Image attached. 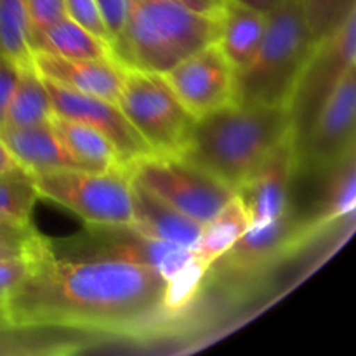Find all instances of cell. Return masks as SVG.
<instances>
[{"label": "cell", "instance_id": "cell-18", "mask_svg": "<svg viewBox=\"0 0 356 356\" xmlns=\"http://www.w3.org/2000/svg\"><path fill=\"white\" fill-rule=\"evenodd\" d=\"M129 226L160 242L188 247V249H193L204 228V225L181 214L134 179H132V221Z\"/></svg>", "mask_w": 356, "mask_h": 356}, {"label": "cell", "instance_id": "cell-12", "mask_svg": "<svg viewBox=\"0 0 356 356\" xmlns=\"http://www.w3.org/2000/svg\"><path fill=\"white\" fill-rule=\"evenodd\" d=\"M44 82L51 97L54 115L79 120L92 127L94 131L101 132L115 146L129 170L138 160L153 155L152 148L132 127L117 103L68 89L47 79H44Z\"/></svg>", "mask_w": 356, "mask_h": 356}, {"label": "cell", "instance_id": "cell-17", "mask_svg": "<svg viewBox=\"0 0 356 356\" xmlns=\"http://www.w3.org/2000/svg\"><path fill=\"white\" fill-rule=\"evenodd\" d=\"M0 141L30 176L61 169H83L59 138L52 120L30 127L0 125Z\"/></svg>", "mask_w": 356, "mask_h": 356}, {"label": "cell", "instance_id": "cell-6", "mask_svg": "<svg viewBox=\"0 0 356 356\" xmlns=\"http://www.w3.org/2000/svg\"><path fill=\"white\" fill-rule=\"evenodd\" d=\"M40 198L56 202L87 225L129 226L132 221V179L129 170L99 172L61 169L31 176Z\"/></svg>", "mask_w": 356, "mask_h": 356}, {"label": "cell", "instance_id": "cell-24", "mask_svg": "<svg viewBox=\"0 0 356 356\" xmlns=\"http://www.w3.org/2000/svg\"><path fill=\"white\" fill-rule=\"evenodd\" d=\"M316 172H322L325 177L320 191L316 218L313 219L315 225H329L337 219L353 218L356 207L355 149Z\"/></svg>", "mask_w": 356, "mask_h": 356}, {"label": "cell", "instance_id": "cell-30", "mask_svg": "<svg viewBox=\"0 0 356 356\" xmlns=\"http://www.w3.org/2000/svg\"><path fill=\"white\" fill-rule=\"evenodd\" d=\"M94 2H96L101 19L106 26L108 33H110L111 47H113V44L120 37L122 30L125 26L129 0H94Z\"/></svg>", "mask_w": 356, "mask_h": 356}, {"label": "cell", "instance_id": "cell-37", "mask_svg": "<svg viewBox=\"0 0 356 356\" xmlns=\"http://www.w3.org/2000/svg\"><path fill=\"white\" fill-rule=\"evenodd\" d=\"M236 2L243 3L247 7H252V9L259 10L263 14H268L273 9H277L278 6H282L285 0H236Z\"/></svg>", "mask_w": 356, "mask_h": 356}, {"label": "cell", "instance_id": "cell-1", "mask_svg": "<svg viewBox=\"0 0 356 356\" xmlns=\"http://www.w3.org/2000/svg\"><path fill=\"white\" fill-rule=\"evenodd\" d=\"M9 323H52L125 337L155 325L169 308V280L149 264L49 252L42 236L31 270L2 296Z\"/></svg>", "mask_w": 356, "mask_h": 356}, {"label": "cell", "instance_id": "cell-38", "mask_svg": "<svg viewBox=\"0 0 356 356\" xmlns=\"http://www.w3.org/2000/svg\"><path fill=\"white\" fill-rule=\"evenodd\" d=\"M2 320H6V318H3V312H2V298H0V322H2Z\"/></svg>", "mask_w": 356, "mask_h": 356}, {"label": "cell", "instance_id": "cell-20", "mask_svg": "<svg viewBox=\"0 0 356 356\" xmlns=\"http://www.w3.org/2000/svg\"><path fill=\"white\" fill-rule=\"evenodd\" d=\"M52 125L58 131L73 159L87 170L99 172H120L129 170L115 146L101 132L72 118L52 117Z\"/></svg>", "mask_w": 356, "mask_h": 356}, {"label": "cell", "instance_id": "cell-21", "mask_svg": "<svg viewBox=\"0 0 356 356\" xmlns=\"http://www.w3.org/2000/svg\"><path fill=\"white\" fill-rule=\"evenodd\" d=\"M52 117L54 110L44 79L33 66V61L23 63L17 68L16 83L3 110L0 125L30 127L47 124Z\"/></svg>", "mask_w": 356, "mask_h": 356}, {"label": "cell", "instance_id": "cell-5", "mask_svg": "<svg viewBox=\"0 0 356 356\" xmlns=\"http://www.w3.org/2000/svg\"><path fill=\"white\" fill-rule=\"evenodd\" d=\"M117 104L155 155H181L197 122L162 73L134 66H125Z\"/></svg>", "mask_w": 356, "mask_h": 356}, {"label": "cell", "instance_id": "cell-33", "mask_svg": "<svg viewBox=\"0 0 356 356\" xmlns=\"http://www.w3.org/2000/svg\"><path fill=\"white\" fill-rule=\"evenodd\" d=\"M37 232L33 228H17V226L3 225L0 222V242L26 243L37 238Z\"/></svg>", "mask_w": 356, "mask_h": 356}, {"label": "cell", "instance_id": "cell-10", "mask_svg": "<svg viewBox=\"0 0 356 356\" xmlns=\"http://www.w3.org/2000/svg\"><path fill=\"white\" fill-rule=\"evenodd\" d=\"M356 66L348 70L302 139L294 145L296 174H313L355 149Z\"/></svg>", "mask_w": 356, "mask_h": 356}, {"label": "cell", "instance_id": "cell-15", "mask_svg": "<svg viewBox=\"0 0 356 356\" xmlns=\"http://www.w3.org/2000/svg\"><path fill=\"white\" fill-rule=\"evenodd\" d=\"M31 61L37 72L51 82L117 103L125 66L115 58H63L33 51Z\"/></svg>", "mask_w": 356, "mask_h": 356}, {"label": "cell", "instance_id": "cell-26", "mask_svg": "<svg viewBox=\"0 0 356 356\" xmlns=\"http://www.w3.org/2000/svg\"><path fill=\"white\" fill-rule=\"evenodd\" d=\"M0 54L17 65L31 61L30 23L24 0H0Z\"/></svg>", "mask_w": 356, "mask_h": 356}, {"label": "cell", "instance_id": "cell-29", "mask_svg": "<svg viewBox=\"0 0 356 356\" xmlns=\"http://www.w3.org/2000/svg\"><path fill=\"white\" fill-rule=\"evenodd\" d=\"M24 3H26L28 23H30V35L66 16L63 0H24Z\"/></svg>", "mask_w": 356, "mask_h": 356}, {"label": "cell", "instance_id": "cell-32", "mask_svg": "<svg viewBox=\"0 0 356 356\" xmlns=\"http://www.w3.org/2000/svg\"><path fill=\"white\" fill-rule=\"evenodd\" d=\"M17 68H19L17 63L0 54V120H2L3 110H6L7 101H9L10 94H13L14 83H16Z\"/></svg>", "mask_w": 356, "mask_h": 356}, {"label": "cell", "instance_id": "cell-3", "mask_svg": "<svg viewBox=\"0 0 356 356\" xmlns=\"http://www.w3.org/2000/svg\"><path fill=\"white\" fill-rule=\"evenodd\" d=\"M219 16L197 13L177 0H129L127 19L111 51L124 66L165 73L218 42Z\"/></svg>", "mask_w": 356, "mask_h": 356}, {"label": "cell", "instance_id": "cell-27", "mask_svg": "<svg viewBox=\"0 0 356 356\" xmlns=\"http://www.w3.org/2000/svg\"><path fill=\"white\" fill-rule=\"evenodd\" d=\"M315 44L332 35L356 9V0H298Z\"/></svg>", "mask_w": 356, "mask_h": 356}, {"label": "cell", "instance_id": "cell-7", "mask_svg": "<svg viewBox=\"0 0 356 356\" xmlns=\"http://www.w3.org/2000/svg\"><path fill=\"white\" fill-rule=\"evenodd\" d=\"M131 177L186 218L205 225L235 190L179 155H148L131 167Z\"/></svg>", "mask_w": 356, "mask_h": 356}, {"label": "cell", "instance_id": "cell-16", "mask_svg": "<svg viewBox=\"0 0 356 356\" xmlns=\"http://www.w3.org/2000/svg\"><path fill=\"white\" fill-rule=\"evenodd\" d=\"M313 228L316 226L309 221H301L291 205L275 221L263 226H250L221 259H226V264L233 270H254L287 252L289 247L298 243L299 238Z\"/></svg>", "mask_w": 356, "mask_h": 356}, {"label": "cell", "instance_id": "cell-36", "mask_svg": "<svg viewBox=\"0 0 356 356\" xmlns=\"http://www.w3.org/2000/svg\"><path fill=\"white\" fill-rule=\"evenodd\" d=\"M19 172H24V170L21 169L19 163L16 162V159L10 155V152L6 148V145L0 141V176H3V174H19ZM28 176H30V174H28Z\"/></svg>", "mask_w": 356, "mask_h": 356}, {"label": "cell", "instance_id": "cell-23", "mask_svg": "<svg viewBox=\"0 0 356 356\" xmlns=\"http://www.w3.org/2000/svg\"><path fill=\"white\" fill-rule=\"evenodd\" d=\"M250 228V219L238 197H233L214 218L205 222L200 236L193 245V259L204 270L214 266L240 236Z\"/></svg>", "mask_w": 356, "mask_h": 356}, {"label": "cell", "instance_id": "cell-14", "mask_svg": "<svg viewBox=\"0 0 356 356\" xmlns=\"http://www.w3.org/2000/svg\"><path fill=\"white\" fill-rule=\"evenodd\" d=\"M118 336L52 323L0 322V356H63L92 350Z\"/></svg>", "mask_w": 356, "mask_h": 356}, {"label": "cell", "instance_id": "cell-9", "mask_svg": "<svg viewBox=\"0 0 356 356\" xmlns=\"http://www.w3.org/2000/svg\"><path fill=\"white\" fill-rule=\"evenodd\" d=\"M49 252L66 257H108L156 268L169 282L183 273L193 263V250L172 245L136 232L131 226L89 225L87 232L76 238L58 245L44 240Z\"/></svg>", "mask_w": 356, "mask_h": 356}, {"label": "cell", "instance_id": "cell-31", "mask_svg": "<svg viewBox=\"0 0 356 356\" xmlns=\"http://www.w3.org/2000/svg\"><path fill=\"white\" fill-rule=\"evenodd\" d=\"M35 245V243H33ZM33 250V247H31ZM31 270V252L26 256L0 261V298L13 291L28 277Z\"/></svg>", "mask_w": 356, "mask_h": 356}, {"label": "cell", "instance_id": "cell-28", "mask_svg": "<svg viewBox=\"0 0 356 356\" xmlns=\"http://www.w3.org/2000/svg\"><path fill=\"white\" fill-rule=\"evenodd\" d=\"M63 2H65L66 14L72 19H75L76 23H80L87 30L92 31L96 37H99L101 40L106 42L111 47L110 33H108L106 26H104L103 19H101L99 10H97V6L94 0H63Z\"/></svg>", "mask_w": 356, "mask_h": 356}, {"label": "cell", "instance_id": "cell-11", "mask_svg": "<svg viewBox=\"0 0 356 356\" xmlns=\"http://www.w3.org/2000/svg\"><path fill=\"white\" fill-rule=\"evenodd\" d=\"M163 76L197 118L235 101V68L225 58L218 42L188 56Z\"/></svg>", "mask_w": 356, "mask_h": 356}, {"label": "cell", "instance_id": "cell-4", "mask_svg": "<svg viewBox=\"0 0 356 356\" xmlns=\"http://www.w3.org/2000/svg\"><path fill=\"white\" fill-rule=\"evenodd\" d=\"M309 37L298 0H285L266 14V30L256 54L235 72V101L242 104L287 108L298 76L312 54Z\"/></svg>", "mask_w": 356, "mask_h": 356}, {"label": "cell", "instance_id": "cell-8", "mask_svg": "<svg viewBox=\"0 0 356 356\" xmlns=\"http://www.w3.org/2000/svg\"><path fill=\"white\" fill-rule=\"evenodd\" d=\"M356 56V9L344 23L315 44L298 76L291 99L287 103L291 117L292 143H299L312 127L323 104L343 80L348 70L355 66Z\"/></svg>", "mask_w": 356, "mask_h": 356}, {"label": "cell", "instance_id": "cell-13", "mask_svg": "<svg viewBox=\"0 0 356 356\" xmlns=\"http://www.w3.org/2000/svg\"><path fill=\"white\" fill-rule=\"evenodd\" d=\"M296 177L292 136L275 146L259 167L236 188L250 226H263L280 218L292 205L291 190Z\"/></svg>", "mask_w": 356, "mask_h": 356}, {"label": "cell", "instance_id": "cell-19", "mask_svg": "<svg viewBox=\"0 0 356 356\" xmlns=\"http://www.w3.org/2000/svg\"><path fill=\"white\" fill-rule=\"evenodd\" d=\"M266 30V14L236 0H226L219 16L218 45L238 72L256 54Z\"/></svg>", "mask_w": 356, "mask_h": 356}, {"label": "cell", "instance_id": "cell-25", "mask_svg": "<svg viewBox=\"0 0 356 356\" xmlns=\"http://www.w3.org/2000/svg\"><path fill=\"white\" fill-rule=\"evenodd\" d=\"M38 198L33 179L26 172L0 176V222L31 228V214Z\"/></svg>", "mask_w": 356, "mask_h": 356}, {"label": "cell", "instance_id": "cell-35", "mask_svg": "<svg viewBox=\"0 0 356 356\" xmlns=\"http://www.w3.org/2000/svg\"><path fill=\"white\" fill-rule=\"evenodd\" d=\"M38 238V236H37ZM37 238L26 243H13V242H0V261L13 259V257L26 256L31 252V247L37 242Z\"/></svg>", "mask_w": 356, "mask_h": 356}, {"label": "cell", "instance_id": "cell-2", "mask_svg": "<svg viewBox=\"0 0 356 356\" xmlns=\"http://www.w3.org/2000/svg\"><path fill=\"white\" fill-rule=\"evenodd\" d=\"M287 136V108L233 101L197 118L179 156L236 191Z\"/></svg>", "mask_w": 356, "mask_h": 356}, {"label": "cell", "instance_id": "cell-34", "mask_svg": "<svg viewBox=\"0 0 356 356\" xmlns=\"http://www.w3.org/2000/svg\"><path fill=\"white\" fill-rule=\"evenodd\" d=\"M177 2L197 10V13L209 14V16H221L226 0H177Z\"/></svg>", "mask_w": 356, "mask_h": 356}, {"label": "cell", "instance_id": "cell-22", "mask_svg": "<svg viewBox=\"0 0 356 356\" xmlns=\"http://www.w3.org/2000/svg\"><path fill=\"white\" fill-rule=\"evenodd\" d=\"M30 47L63 58H115L106 42L76 23L66 14L56 23L33 31L30 35Z\"/></svg>", "mask_w": 356, "mask_h": 356}]
</instances>
